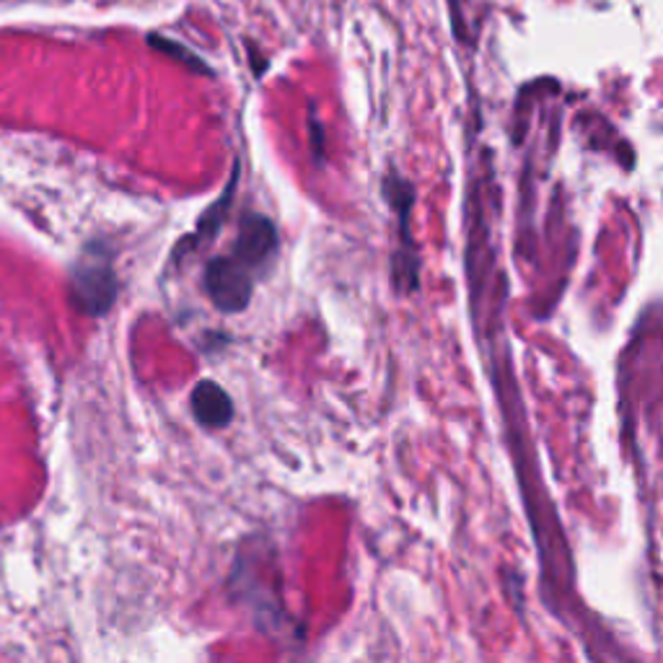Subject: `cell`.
Listing matches in <instances>:
<instances>
[{
	"mask_svg": "<svg viewBox=\"0 0 663 663\" xmlns=\"http://www.w3.org/2000/svg\"><path fill=\"white\" fill-rule=\"evenodd\" d=\"M70 296L73 304L83 313L104 317L112 309L117 298V277H114L112 254L102 244H91L83 249L73 265V277H70Z\"/></svg>",
	"mask_w": 663,
	"mask_h": 663,
	"instance_id": "cell-1",
	"label": "cell"
},
{
	"mask_svg": "<svg viewBox=\"0 0 663 663\" xmlns=\"http://www.w3.org/2000/svg\"><path fill=\"white\" fill-rule=\"evenodd\" d=\"M205 294L224 313L244 311L254 294V277L237 256H216L205 270Z\"/></svg>",
	"mask_w": 663,
	"mask_h": 663,
	"instance_id": "cell-2",
	"label": "cell"
},
{
	"mask_svg": "<svg viewBox=\"0 0 663 663\" xmlns=\"http://www.w3.org/2000/svg\"><path fill=\"white\" fill-rule=\"evenodd\" d=\"M275 254H277L275 224L265 216L249 213L239 226L233 256H237L239 262H244L249 270H262L275 260Z\"/></svg>",
	"mask_w": 663,
	"mask_h": 663,
	"instance_id": "cell-3",
	"label": "cell"
},
{
	"mask_svg": "<svg viewBox=\"0 0 663 663\" xmlns=\"http://www.w3.org/2000/svg\"><path fill=\"white\" fill-rule=\"evenodd\" d=\"M192 412H195L199 425L226 427L233 420V402L224 387L205 379L192 389Z\"/></svg>",
	"mask_w": 663,
	"mask_h": 663,
	"instance_id": "cell-4",
	"label": "cell"
},
{
	"mask_svg": "<svg viewBox=\"0 0 663 663\" xmlns=\"http://www.w3.org/2000/svg\"><path fill=\"white\" fill-rule=\"evenodd\" d=\"M231 195H233V182L228 184L224 199H220V203H216V205H210V210L205 213L203 220H199V224H197V244H203V241H208V239L216 237L218 226L224 224V218H226V213H228V203H231Z\"/></svg>",
	"mask_w": 663,
	"mask_h": 663,
	"instance_id": "cell-5",
	"label": "cell"
},
{
	"mask_svg": "<svg viewBox=\"0 0 663 663\" xmlns=\"http://www.w3.org/2000/svg\"><path fill=\"white\" fill-rule=\"evenodd\" d=\"M151 45H153V47H159V49H163V53L171 55V57H180V60L184 62V66H190L192 70H203V73H210V70L203 66V60H199L197 55H192L187 47L180 45V42H171V39H167V37H151Z\"/></svg>",
	"mask_w": 663,
	"mask_h": 663,
	"instance_id": "cell-6",
	"label": "cell"
}]
</instances>
